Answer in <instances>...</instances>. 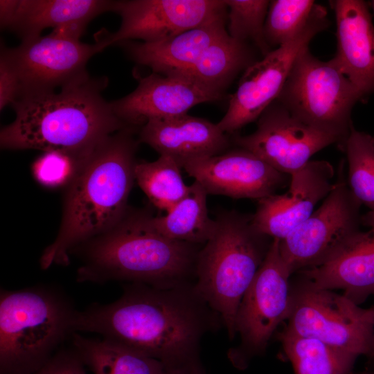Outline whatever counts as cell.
Listing matches in <instances>:
<instances>
[{
    "instance_id": "cell-16",
    "label": "cell",
    "mask_w": 374,
    "mask_h": 374,
    "mask_svg": "<svg viewBox=\"0 0 374 374\" xmlns=\"http://www.w3.org/2000/svg\"><path fill=\"white\" fill-rule=\"evenodd\" d=\"M333 166L326 161H310L290 175L288 190L258 200L252 222L260 233L280 240L314 211L316 204L334 187Z\"/></svg>"
},
{
    "instance_id": "cell-7",
    "label": "cell",
    "mask_w": 374,
    "mask_h": 374,
    "mask_svg": "<svg viewBox=\"0 0 374 374\" xmlns=\"http://www.w3.org/2000/svg\"><path fill=\"white\" fill-rule=\"evenodd\" d=\"M362 99L333 58L320 60L307 48L276 100L303 123L337 138L343 150L353 127L351 111Z\"/></svg>"
},
{
    "instance_id": "cell-27",
    "label": "cell",
    "mask_w": 374,
    "mask_h": 374,
    "mask_svg": "<svg viewBox=\"0 0 374 374\" xmlns=\"http://www.w3.org/2000/svg\"><path fill=\"white\" fill-rule=\"evenodd\" d=\"M181 168L172 158L160 155L152 162H136L135 181L155 207L168 212L188 190Z\"/></svg>"
},
{
    "instance_id": "cell-13",
    "label": "cell",
    "mask_w": 374,
    "mask_h": 374,
    "mask_svg": "<svg viewBox=\"0 0 374 374\" xmlns=\"http://www.w3.org/2000/svg\"><path fill=\"white\" fill-rule=\"evenodd\" d=\"M121 17L115 33L100 31L96 43L101 51L132 39L155 42L227 16L224 0L115 1L113 11Z\"/></svg>"
},
{
    "instance_id": "cell-1",
    "label": "cell",
    "mask_w": 374,
    "mask_h": 374,
    "mask_svg": "<svg viewBox=\"0 0 374 374\" xmlns=\"http://www.w3.org/2000/svg\"><path fill=\"white\" fill-rule=\"evenodd\" d=\"M183 286L133 283L113 303L76 310L73 332L96 333L164 365L197 357L209 307Z\"/></svg>"
},
{
    "instance_id": "cell-35",
    "label": "cell",
    "mask_w": 374,
    "mask_h": 374,
    "mask_svg": "<svg viewBox=\"0 0 374 374\" xmlns=\"http://www.w3.org/2000/svg\"><path fill=\"white\" fill-rule=\"evenodd\" d=\"M18 0L0 1V25L1 28H8L15 15Z\"/></svg>"
},
{
    "instance_id": "cell-37",
    "label": "cell",
    "mask_w": 374,
    "mask_h": 374,
    "mask_svg": "<svg viewBox=\"0 0 374 374\" xmlns=\"http://www.w3.org/2000/svg\"><path fill=\"white\" fill-rule=\"evenodd\" d=\"M362 374H374V373H370V372H364Z\"/></svg>"
},
{
    "instance_id": "cell-38",
    "label": "cell",
    "mask_w": 374,
    "mask_h": 374,
    "mask_svg": "<svg viewBox=\"0 0 374 374\" xmlns=\"http://www.w3.org/2000/svg\"><path fill=\"white\" fill-rule=\"evenodd\" d=\"M373 358H374V337H373Z\"/></svg>"
},
{
    "instance_id": "cell-3",
    "label": "cell",
    "mask_w": 374,
    "mask_h": 374,
    "mask_svg": "<svg viewBox=\"0 0 374 374\" xmlns=\"http://www.w3.org/2000/svg\"><path fill=\"white\" fill-rule=\"evenodd\" d=\"M105 78H88L12 105L15 118L0 133L1 147L35 149L82 155L107 136L127 126L102 91Z\"/></svg>"
},
{
    "instance_id": "cell-8",
    "label": "cell",
    "mask_w": 374,
    "mask_h": 374,
    "mask_svg": "<svg viewBox=\"0 0 374 374\" xmlns=\"http://www.w3.org/2000/svg\"><path fill=\"white\" fill-rule=\"evenodd\" d=\"M292 290L286 331L321 341L357 357L373 358L374 308L304 281Z\"/></svg>"
},
{
    "instance_id": "cell-18",
    "label": "cell",
    "mask_w": 374,
    "mask_h": 374,
    "mask_svg": "<svg viewBox=\"0 0 374 374\" xmlns=\"http://www.w3.org/2000/svg\"><path fill=\"white\" fill-rule=\"evenodd\" d=\"M336 21L333 57L362 98L374 92V26L362 0L330 1Z\"/></svg>"
},
{
    "instance_id": "cell-36",
    "label": "cell",
    "mask_w": 374,
    "mask_h": 374,
    "mask_svg": "<svg viewBox=\"0 0 374 374\" xmlns=\"http://www.w3.org/2000/svg\"><path fill=\"white\" fill-rule=\"evenodd\" d=\"M371 6H372V9H373V12H374V0L371 1Z\"/></svg>"
},
{
    "instance_id": "cell-17",
    "label": "cell",
    "mask_w": 374,
    "mask_h": 374,
    "mask_svg": "<svg viewBox=\"0 0 374 374\" xmlns=\"http://www.w3.org/2000/svg\"><path fill=\"white\" fill-rule=\"evenodd\" d=\"M223 96L189 79L153 72L140 78L132 92L111 103L127 126L141 128L151 119L185 114L198 104L219 100Z\"/></svg>"
},
{
    "instance_id": "cell-32",
    "label": "cell",
    "mask_w": 374,
    "mask_h": 374,
    "mask_svg": "<svg viewBox=\"0 0 374 374\" xmlns=\"http://www.w3.org/2000/svg\"><path fill=\"white\" fill-rule=\"evenodd\" d=\"M33 374H87L86 366L76 350H62Z\"/></svg>"
},
{
    "instance_id": "cell-19",
    "label": "cell",
    "mask_w": 374,
    "mask_h": 374,
    "mask_svg": "<svg viewBox=\"0 0 374 374\" xmlns=\"http://www.w3.org/2000/svg\"><path fill=\"white\" fill-rule=\"evenodd\" d=\"M139 142L181 167L188 161L229 150L232 139L211 121L188 114L148 121L140 128Z\"/></svg>"
},
{
    "instance_id": "cell-29",
    "label": "cell",
    "mask_w": 374,
    "mask_h": 374,
    "mask_svg": "<svg viewBox=\"0 0 374 374\" xmlns=\"http://www.w3.org/2000/svg\"><path fill=\"white\" fill-rule=\"evenodd\" d=\"M319 6L312 0L270 1L265 24V37L269 47L277 48L295 37Z\"/></svg>"
},
{
    "instance_id": "cell-28",
    "label": "cell",
    "mask_w": 374,
    "mask_h": 374,
    "mask_svg": "<svg viewBox=\"0 0 374 374\" xmlns=\"http://www.w3.org/2000/svg\"><path fill=\"white\" fill-rule=\"evenodd\" d=\"M343 150L351 192L362 205L374 212V136L353 126Z\"/></svg>"
},
{
    "instance_id": "cell-22",
    "label": "cell",
    "mask_w": 374,
    "mask_h": 374,
    "mask_svg": "<svg viewBox=\"0 0 374 374\" xmlns=\"http://www.w3.org/2000/svg\"><path fill=\"white\" fill-rule=\"evenodd\" d=\"M115 1L107 0H18L8 29L21 42L41 36L43 30L74 23L88 24L98 15L113 11Z\"/></svg>"
},
{
    "instance_id": "cell-12",
    "label": "cell",
    "mask_w": 374,
    "mask_h": 374,
    "mask_svg": "<svg viewBox=\"0 0 374 374\" xmlns=\"http://www.w3.org/2000/svg\"><path fill=\"white\" fill-rule=\"evenodd\" d=\"M101 51L96 43L85 44L49 33L23 41L17 47H2L0 59L17 78L18 100L55 92L88 78L87 64Z\"/></svg>"
},
{
    "instance_id": "cell-2",
    "label": "cell",
    "mask_w": 374,
    "mask_h": 374,
    "mask_svg": "<svg viewBox=\"0 0 374 374\" xmlns=\"http://www.w3.org/2000/svg\"><path fill=\"white\" fill-rule=\"evenodd\" d=\"M135 130L127 127L107 136L81 161L65 196L58 234L40 258L43 269L67 265L74 249L109 231L126 215L139 143Z\"/></svg>"
},
{
    "instance_id": "cell-15",
    "label": "cell",
    "mask_w": 374,
    "mask_h": 374,
    "mask_svg": "<svg viewBox=\"0 0 374 374\" xmlns=\"http://www.w3.org/2000/svg\"><path fill=\"white\" fill-rule=\"evenodd\" d=\"M208 195L259 200L285 186L282 173L252 152L238 148L218 155L188 161L181 166Z\"/></svg>"
},
{
    "instance_id": "cell-23",
    "label": "cell",
    "mask_w": 374,
    "mask_h": 374,
    "mask_svg": "<svg viewBox=\"0 0 374 374\" xmlns=\"http://www.w3.org/2000/svg\"><path fill=\"white\" fill-rule=\"evenodd\" d=\"M255 62L249 44L229 35L211 46L190 66L163 75L185 78L224 95L237 75Z\"/></svg>"
},
{
    "instance_id": "cell-21",
    "label": "cell",
    "mask_w": 374,
    "mask_h": 374,
    "mask_svg": "<svg viewBox=\"0 0 374 374\" xmlns=\"http://www.w3.org/2000/svg\"><path fill=\"white\" fill-rule=\"evenodd\" d=\"M227 16L155 42H123L129 57L136 63L165 74L193 64L213 44L229 36Z\"/></svg>"
},
{
    "instance_id": "cell-10",
    "label": "cell",
    "mask_w": 374,
    "mask_h": 374,
    "mask_svg": "<svg viewBox=\"0 0 374 374\" xmlns=\"http://www.w3.org/2000/svg\"><path fill=\"white\" fill-rule=\"evenodd\" d=\"M280 239L273 238L261 266L240 302L235 330L240 346L229 355L233 364L244 368L249 360L265 350L278 325L290 310L292 274L279 249Z\"/></svg>"
},
{
    "instance_id": "cell-6",
    "label": "cell",
    "mask_w": 374,
    "mask_h": 374,
    "mask_svg": "<svg viewBox=\"0 0 374 374\" xmlns=\"http://www.w3.org/2000/svg\"><path fill=\"white\" fill-rule=\"evenodd\" d=\"M76 310L51 289L1 291L0 374H33L74 332Z\"/></svg>"
},
{
    "instance_id": "cell-25",
    "label": "cell",
    "mask_w": 374,
    "mask_h": 374,
    "mask_svg": "<svg viewBox=\"0 0 374 374\" xmlns=\"http://www.w3.org/2000/svg\"><path fill=\"white\" fill-rule=\"evenodd\" d=\"M71 337L73 347L93 374H165L161 362L121 345L78 332Z\"/></svg>"
},
{
    "instance_id": "cell-31",
    "label": "cell",
    "mask_w": 374,
    "mask_h": 374,
    "mask_svg": "<svg viewBox=\"0 0 374 374\" xmlns=\"http://www.w3.org/2000/svg\"><path fill=\"white\" fill-rule=\"evenodd\" d=\"M87 154L78 155L61 151L44 152L33 165V175L37 181L46 186L69 184Z\"/></svg>"
},
{
    "instance_id": "cell-11",
    "label": "cell",
    "mask_w": 374,
    "mask_h": 374,
    "mask_svg": "<svg viewBox=\"0 0 374 374\" xmlns=\"http://www.w3.org/2000/svg\"><path fill=\"white\" fill-rule=\"evenodd\" d=\"M328 26L327 11L320 5L295 37L248 66L230 98L226 114L217 123L219 128L226 134H232L258 120L278 98L298 56Z\"/></svg>"
},
{
    "instance_id": "cell-26",
    "label": "cell",
    "mask_w": 374,
    "mask_h": 374,
    "mask_svg": "<svg viewBox=\"0 0 374 374\" xmlns=\"http://www.w3.org/2000/svg\"><path fill=\"white\" fill-rule=\"evenodd\" d=\"M295 374H350L357 356L318 339L290 333L278 335Z\"/></svg>"
},
{
    "instance_id": "cell-33",
    "label": "cell",
    "mask_w": 374,
    "mask_h": 374,
    "mask_svg": "<svg viewBox=\"0 0 374 374\" xmlns=\"http://www.w3.org/2000/svg\"><path fill=\"white\" fill-rule=\"evenodd\" d=\"M17 78L5 61L0 59V109L12 105L18 98Z\"/></svg>"
},
{
    "instance_id": "cell-5",
    "label": "cell",
    "mask_w": 374,
    "mask_h": 374,
    "mask_svg": "<svg viewBox=\"0 0 374 374\" xmlns=\"http://www.w3.org/2000/svg\"><path fill=\"white\" fill-rule=\"evenodd\" d=\"M215 219V231L198 253L193 288L220 315L232 339L240 302L273 238L255 228L252 215L225 211Z\"/></svg>"
},
{
    "instance_id": "cell-34",
    "label": "cell",
    "mask_w": 374,
    "mask_h": 374,
    "mask_svg": "<svg viewBox=\"0 0 374 374\" xmlns=\"http://www.w3.org/2000/svg\"><path fill=\"white\" fill-rule=\"evenodd\" d=\"M165 374H205L198 357L184 362L164 365Z\"/></svg>"
},
{
    "instance_id": "cell-9",
    "label": "cell",
    "mask_w": 374,
    "mask_h": 374,
    "mask_svg": "<svg viewBox=\"0 0 374 374\" xmlns=\"http://www.w3.org/2000/svg\"><path fill=\"white\" fill-rule=\"evenodd\" d=\"M338 175L321 206L280 240V253L291 274L328 261L361 231L362 204L345 179L342 164Z\"/></svg>"
},
{
    "instance_id": "cell-24",
    "label": "cell",
    "mask_w": 374,
    "mask_h": 374,
    "mask_svg": "<svg viewBox=\"0 0 374 374\" xmlns=\"http://www.w3.org/2000/svg\"><path fill=\"white\" fill-rule=\"evenodd\" d=\"M207 192L197 181L189 186L186 195L166 214L151 215L154 229L163 235L178 241L204 244L213 235L215 219L209 217Z\"/></svg>"
},
{
    "instance_id": "cell-20",
    "label": "cell",
    "mask_w": 374,
    "mask_h": 374,
    "mask_svg": "<svg viewBox=\"0 0 374 374\" xmlns=\"http://www.w3.org/2000/svg\"><path fill=\"white\" fill-rule=\"evenodd\" d=\"M360 231L336 255L324 263L300 271L314 287L342 289L355 303L374 294V212L362 215Z\"/></svg>"
},
{
    "instance_id": "cell-4",
    "label": "cell",
    "mask_w": 374,
    "mask_h": 374,
    "mask_svg": "<svg viewBox=\"0 0 374 374\" xmlns=\"http://www.w3.org/2000/svg\"><path fill=\"white\" fill-rule=\"evenodd\" d=\"M151 215L129 209L114 228L77 247L83 256L77 280H129L166 287L183 285L195 274L200 245L163 235L153 226Z\"/></svg>"
},
{
    "instance_id": "cell-30",
    "label": "cell",
    "mask_w": 374,
    "mask_h": 374,
    "mask_svg": "<svg viewBox=\"0 0 374 374\" xmlns=\"http://www.w3.org/2000/svg\"><path fill=\"white\" fill-rule=\"evenodd\" d=\"M227 7V32L238 41L249 42L265 56L271 49L265 37V24L270 1L224 0Z\"/></svg>"
},
{
    "instance_id": "cell-14",
    "label": "cell",
    "mask_w": 374,
    "mask_h": 374,
    "mask_svg": "<svg viewBox=\"0 0 374 374\" xmlns=\"http://www.w3.org/2000/svg\"><path fill=\"white\" fill-rule=\"evenodd\" d=\"M232 142L289 175L303 167L319 150L339 144L337 138L303 123L277 100L258 118L254 132L235 136Z\"/></svg>"
}]
</instances>
